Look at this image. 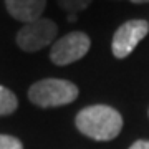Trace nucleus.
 <instances>
[{"label":"nucleus","mask_w":149,"mask_h":149,"mask_svg":"<svg viewBox=\"0 0 149 149\" xmlns=\"http://www.w3.org/2000/svg\"><path fill=\"white\" fill-rule=\"evenodd\" d=\"M68 22H76V13H68Z\"/></svg>","instance_id":"9b49d317"},{"label":"nucleus","mask_w":149,"mask_h":149,"mask_svg":"<svg viewBox=\"0 0 149 149\" xmlns=\"http://www.w3.org/2000/svg\"><path fill=\"white\" fill-rule=\"evenodd\" d=\"M149 32V23L146 20H128L118 28L113 35L111 52L116 58H126L134 52L138 43Z\"/></svg>","instance_id":"39448f33"},{"label":"nucleus","mask_w":149,"mask_h":149,"mask_svg":"<svg viewBox=\"0 0 149 149\" xmlns=\"http://www.w3.org/2000/svg\"><path fill=\"white\" fill-rule=\"evenodd\" d=\"M58 33V25L50 18H38L28 22L17 33V45L23 52L33 53L48 47Z\"/></svg>","instance_id":"7ed1b4c3"},{"label":"nucleus","mask_w":149,"mask_h":149,"mask_svg":"<svg viewBox=\"0 0 149 149\" xmlns=\"http://www.w3.org/2000/svg\"><path fill=\"white\" fill-rule=\"evenodd\" d=\"M56 2H58V5L65 12L76 13V12H81V10H85V8H88L93 0H56Z\"/></svg>","instance_id":"6e6552de"},{"label":"nucleus","mask_w":149,"mask_h":149,"mask_svg":"<svg viewBox=\"0 0 149 149\" xmlns=\"http://www.w3.org/2000/svg\"><path fill=\"white\" fill-rule=\"evenodd\" d=\"M129 149H149V141H146V139H139V141H136V143L131 144V148Z\"/></svg>","instance_id":"9d476101"},{"label":"nucleus","mask_w":149,"mask_h":149,"mask_svg":"<svg viewBox=\"0 0 149 149\" xmlns=\"http://www.w3.org/2000/svg\"><path fill=\"white\" fill-rule=\"evenodd\" d=\"M78 98V86L68 80L45 78L28 90V100L40 108H56L73 103Z\"/></svg>","instance_id":"f03ea898"},{"label":"nucleus","mask_w":149,"mask_h":149,"mask_svg":"<svg viewBox=\"0 0 149 149\" xmlns=\"http://www.w3.org/2000/svg\"><path fill=\"white\" fill-rule=\"evenodd\" d=\"M18 106V100L13 95V91H10L5 86H0V116H7L17 109Z\"/></svg>","instance_id":"0eeeda50"},{"label":"nucleus","mask_w":149,"mask_h":149,"mask_svg":"<svg viewBox=\"0 0 149 149\" xmlns=\"http://www.w3.org/2000/svg\"><path fill=\"white\" fill-rule=\"evenodd\" d=\"M5 7L15 20L28 23L42 18L47 0H5Z\"/></svg>","instance_id":"423d86ee"},{"label":"nucleus","mask_w":149,"mask_h":149,"mask_svg":"<svg viewBox=\"0 0 149 149\" xmlns=\"http://www.w3.org/2000/svg\"><path fill=\"white\" fill-rule=\"evenodd\" d=\"M91 40L83 32H71L58 38L50 50V60L58 66L74 63L90 52Z\"/></svg>","instance_id":"20e7f679"},{"label":"nucleus","mask_w":149,"mask_h":149,"mask_svg":"<svg viewBox=\"0 0 149 149\" xmlns=\"http://www.w3.org/2000/svg\"><path fill=\"white\" fill-rule=\"evenodd\" d=\"M74 124L81 134L95 141H111L121 133L123 118L111 106L93 104L76 114Z\"/></svg>","instance_id":"f257e3e1"},{"label":"nucleus","mask_w":149,"mask_h":149,"mask_svg":"<svg viewBox=\"0 0 149 149\" xmlns=\"http://www.w3.org/2000/svg\"><path fill=\"white\" fill-rule=\"evenodd\" d=\"M129 2H133V3H148L149 0H129Z\"/></svg>","instance_id":"f8f14e48"},{"label":"nucleus","mask_w":149,"mask_h":149,"mask_svg":"<svg viewBox=\"0 0 149 149\" xmlns=\"http://www.w3.org/2000/svg\"><path fill=\"white\" fill-rule=\"evenodd\" d=\"M0 149H23V144L13 136L0 134Z\"/></svg>","instance_id":"1a4fd4ad"}]
</instances>
